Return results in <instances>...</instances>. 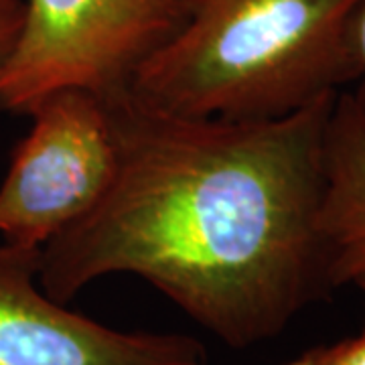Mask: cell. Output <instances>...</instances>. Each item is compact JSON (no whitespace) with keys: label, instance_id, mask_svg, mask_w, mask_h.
Masks as SVG:
<instances>
[{"label":"cell","instance_id":"cell-8","mask_svg":"<svg viewBox=\"0 0 365 365\" xmlns=\"http://www.w3.org/2000/svg\"><path fill=\"white\" fill-rule=\"evenodd\" d=\"M25 0H0V69L13 55L25 25Z\"/></svg>","mask_w":365,"mask_h":365},{"label":"cell","instance_id":"cell-9","mask_svg":"<svg viewBox=\"0 0 365 365\" xmlns=\"http://www.w3.org/2000/svg\"><path fill=\"white\" fill-rule=\"evenodd\" d=\"M353 51L357 63V79L353 81L355 90L349 93L365 124V0H359L353 19Z\"/></svg>","mask_w":365,"mask_h":365},{"label":"cell","instance_id":"cell-10","mask_svg":"<svg viewBox=\"0 0 365 365\" xmlns=\"http://www.w3.org/2000/svg\"><path fill=\"white\" fill-rule=\"evenodd\" d=\"M353 287L357 288V290H359V292H361V294L365 297V276H364V278H359V280H357V282H355Z\"/></svg>","mask_w":365,"mask_h":365},{"label":"cell","instance_id":"cell-6","mask_svg":"<svg viewBox=\"0 0 365 365\" xmlns=\"http://www.w3.org/2000/svg\"><path fill=\"white\" fill-rule=\"evenodd\" d=\"M319 232L337 290L365 276V124L349 91L335 98L325 130Z\"/></svg>","mask_w":365,"mask_h":365},{"label":"cell","instance_id":"cell-4","mask_svg":"<svg viewBox=\"0 0 365 365\" xmlns=\"http://www.w3.org/2000/svg\"><path fill=\"white\" fill-rule=\"evenodd\" d=\"M0 182V237L41 250L100 203L118 169L110 104L81 88L47 93Z\"/></svg>","mask_w":365,"mask_h":365},{"label":"cell","instance_id":"cell-7","mask_svg":"<svg viewBox=\"0 0 365 365\" xmlns=\"http://www.w3.org/2000/svg\"><path fill=\"white\" fill-rule=\"evenodd\" d=\"M282 365H365V329L335 343L311 347Z\"/></svg>","mask_w":365,"mask_h":365},{"label":"cell","instance_id":"cell-3","mask_svg":"<svg viewBox=\"0 0 365 365\" xmlns=\"http://www.w3.org/2000/svg\"><path fill=\"white\" fill-rule=\"evenodd\" d=\"M13 55L0 69V112L26 114L51 91H130L138 69L185 25L189 0H25Z\"/></svg>","mask_w":365,"mask_h":365},{"label":"cell","instance_id":"cell-1","mask_svg":"<svg viewBox=\"0 0 365 365\" xmlns=\"http://www.w3.org/2000/svg\"><path fill=\"white\" fill-rule=\"evenodd\" d=\"M337 93L250 122L106 100L116 175L88 215L41 248L43 290L69 304L100 278L132 274L227 347L278 337L335 290L319 211Z\"/></svg>","mask_w":365,"mask_h":365},{"label":"cell","instance_id":"cell-5","mask_svg":"<svg viewBox=\"0 0 365 365\" xmlns=\"http://www.w3.org/2000/svg\"><path fill=\"white\" fill-rule=\"evenodd\" d=\"M41 250L0 242V365H209L203 343L173 331H122L51 299Z\"/></svg>","mask_w":365,"mask_h":365},{"label":"cell","instance_id":"cell-2","mask_svg":"<svg viewBox=\"0 0 365 365\" xmlns=\"http://www.w3.org/2000/svg\"><path fill=\"white\" fill-rule=\"evenodd\" d=\"M359 0H189L181 31L126 93L187 118L274 120L357 79Z\"/></svg>","mask_w":365,"mask_h":365}]
</instances>
